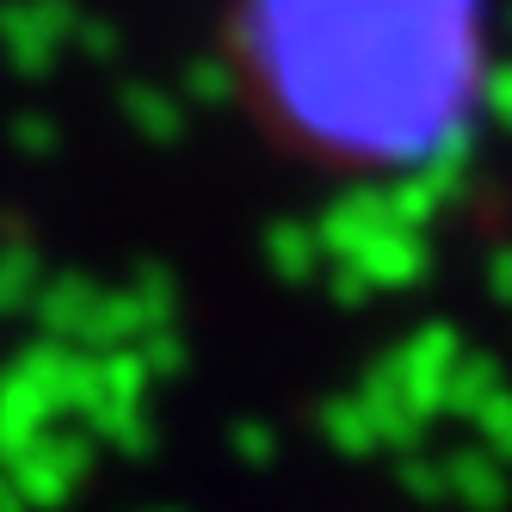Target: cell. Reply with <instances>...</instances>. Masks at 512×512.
<instances>
[{"label": "cell", "instance_id": "cell-1", "mask_svg": "<svg viewBox=\"0 0 512 512\" xmlns=\"http://www.w3.org/2000/svg\"><path fill=\"white\" fill-rule=\"evenodd\" d=\"M241 50L290 136L334 161L401 167L463 112L475 0H247Z\"/></svg>", "mask_w": 512, "mask_h": 512}]
</instances>
